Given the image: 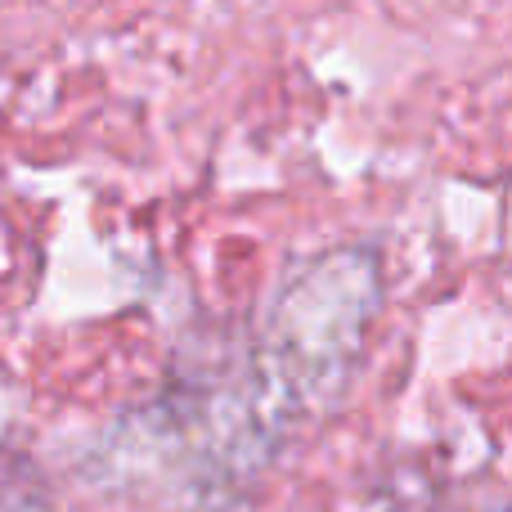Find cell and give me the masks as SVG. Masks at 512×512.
I'll list each match as a JSON object with an SVG mask.
<instances>
[{"mask_svg": "<svg viewBox=\"0 0 512 512\" xmlns=\"http://www.w3.org/2000/svg\"><path fill=\"white\" fill-rule=\"evenodd\" d=\"M378 306V261L373 252H333L306 270L270 319V351L297 391H324L342 382L360 355V337Z\"/></svg>", "mask_w": 512, "mask_h": 512, "instance_id": "1", "label": "cell"}]
</instances>
